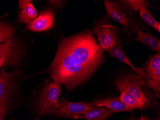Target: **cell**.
Masks as SVG:
<instances>
[{"instance_id":"6da1fadb","label":"cell","mask_w":160,"mask_h":120,"mask_svg":"<svg viewBox=\"0 0 160 120\" xmlns=\"http://www.w3.org/2000/svg\"><path fill=\"white\" fill-rule=\"evenodd\" d=\"M106 61L104 50L90 30L63 39L47 72L68 91L85 83Z\"/></svg>"},{"instance_id":"7a4b0ae2","label":"cell","mask_w":160,"mask_h":120,"mask_svg":"<svg viewBox=\"0 0 160 120\" xmlns=\"http://www.w3.org/2000/svg\"><path fill=\"white\" fill-rule=\"evenodd\" d=\"M104 4L108 17L122 25L127 33H134L137 35L140 28L136 22L134 17L130 13L131 10L120 1H105Z\"/></svg>"},{"instance_id":"3957f363","label":"cell","mask_w":160,"mask_h":120,"mask_svg":"<svg viewBox=\"0 0 160 120\" xmlns=\"http://www.w3.org/2000/svg\"><path fill=\"white\" fill-rule=\"evenodd\" d=\"M115 84L120 93L125 92L135 98L142 109L147 107L149 100L140 88L141 86L147 85L145 79L136 74H128L116 80Z\"/></svg>"},{"instance_id":"277c9868","label":"cell","mask_w":160,"mask_h":120,"mask_svg":"<svg viewBox=\"0 0 160 120\" xmlns=\"http://www.w3.org/2000/svg\"><path fill=\"white\" fill-rule=\"evenodd\" d=\"M62 94L61 85L56 82L49 83L43 88L38 107L39 117L53 114L60 108L59 97Z\"/></svg>"},{"instance_id":"5b68a950","label":"cell","mask_w":160,"mask_h":120,"mask_svg":"<svg viewBox=\"0 0 160 120\" xmlns=\"http://www.w3.org/2000/svg\"><path fill=\"white\" fill-rule=\"evenodd\" d=\"M109 21L106 17L97 22L92 32L97 36L99 45L104 50L112 47L119 41L116 29Z\"/></svg>"},{"instance_id":"8992f818","label":"cell","mask_w":160,"mask_h":120,"mask_svg":"<svg viewBox=\"0 0 160 120\" xmlns=\"http://www.w3.org/2000/svg\"><path fill=\"white\" fill-rule=\"evenodd\" d=\"M19 71V69H17L7 73L3 67H0V115L3 117L8 111L9 97L14 88L16 78Z\"/></svg>"},{"instance_id":"52a82bcc","label":"cell","mask_w":160,"mask_h":120,"mask_svg":"<svg viewBox=\"0 0 160 120\" xmlns=\"http://www.w3.org/2000/svg\"><path fill=\"white\" fill-rule=\"evenodd\" d=\"M22 54L20 44L13 37L0 44V67L18 65Z\"/></svg>"},{"instance_id":"ba28073f","label":"cell","mask_w":160,"mask_h":120,"mask_svg":"<svg viewBox=\"0 0 160 120\" xmlns=\"http://www.w3.org/2000/svg\"><path fill=\"white\" fill-rule=\"evenodd\" d=\"M60 105L59 109L54 112L53 114L58 117L68 118L82 116L93 108L88 103L73 102L66 100L60 101Z\"/></svg>"},{"instance_id":"9c48e42d","label":"cell","mask_w":160,"mask_h":120,"mask_svg":"<svg viewBox=\"0 0 160 120\" xmlns=\"http://www.w3.org/2000/svg\"><path fill=\"white\" fill-rule=\"evenodd\" d=\"M53 24V12L48 10L41 13L34 20L28 24L25 29L34 32H42L52 28Z\"/></svg>"},{"instance_id":"30bf717a","label":"cell","mask_w":160,"mask_h":120,"mask_svg":"<svg viewBox=\"0 0 160 120\" xmlns=\"http://www.w3.org/2000/svg\"><path fill=\"white\" fill-rule=\"evenodd\" d=\"M105 50L108 51L113 57L116 58L121 62L125 63L129 65L139 76L145 79H149L148 75L145 73L143 68H138L129 61L126 55L122 50L119 41L112 47L109 48Z\"/></svg>"},{"instance_id":"8fae6325","label":"cell","mask_w":160,"mask_h":120,"mask_svg":"<svg viewBox=\"0 0 160 120\" xmlns=\"http://www.w3.org/2000/svg\"><path fill=\"white\" fill-rule=\"evenodd\" d=\"M88 104L91 106L105 107L113 111L114 113L117 112H131L133 110L121 102L119 97L100 101H94L92 102L88 103Z\"/></svg>"},{"instance_id":"7c38bea8","label":"cell","mask_w":160,"mask_h":120,"mask_svg":"<svg viewBox=\"0 0 160 120\" xmlns=\"http://www.w3.org/2000/svg\"><path fill=\"white\" fill-rule=\"evenodd\" d=\"M114 112L107 108L96 106L82 116L74 117V119H84L86 120H105Z\"/></svg>"},{"instance_id":"4fadbf2b","label":"cell","mask_w":160,"mask_h":120,"mask_svg":"<svg viewBox=\"0 0 160 120\" xmlns=\"http://www.w3.org/2000/svg\"><path fill=\"white\" fill-rule=\"evenodd\" d=\"M135 40L146 45L152 50L160 52V40L149 33H144L142 30H140L138 32Z\"/></svg>"},{"instance_id":"5bb4252c","label":"cell","mask_w":160,"mask_h":120,"mask_svg":"<svg viewBox=\"0 0 160 120\" xmlns=\"http://www.w3.org/2000/svg\"><path fill=\"white\" fill-rule=\"evenodd\" d=\"M33 1L22 9L19 14L18 21L20 23L29 24L38 17V12L34 7Z\"/></svg>"},{"instance_id":"9a60e30c","label":"cell","mask_w":160,"mask_h":120,"mask_svg":"<svg viewBox=\"0 0 160 120\" xmlns=\"http://www.w3.org/2000/svg\"><path fill=\"white\" fill-rule=\"evenodd\" d=\"M17 29L5 20L0 21V44L13 37Z\"/></svg>"},{"instance_id":"2e32d148","label":"cell","mask_w":160,"mask_h":120,"mask_svg":"<svg viewBox=\"0 0 160 120\" xmlns=\"http://www.w3.org/2000/svg\"><path fill=\"white\" fill-rule=\"evenodd\" d=\"M146 5H142L140 8V16L141 18L147 23L148 25L160 32V24L157 21L154 19L151 15V13L148 11L146 8Z\"/></svg>"},{"instance_id":"e0dca14e","label":"cell","mask_w":160,"mask_h":120,"mask_svg":"<svg viewBox=\"0 0 160 120\" xmlns=\"http://www.w3.org/2000/svg\"><path fill=\"white\" fill-rule=\"evenodd\" d=\"M159 69H160V52H158L156 55L150 58L144 70L149 77V75Z\"/></svg>"},{"instance_id":"ac0fdd59","label":"cell","mask_w":160,"mask_h":120,"mask_svg":"<svg viewBox=\"0 0 160 120\" xmlns=\"http://www.w3.org/2000/svg\"><path fill=\"white\" fill-rule=\"evenodd\" d=\"M119 97L121 102L125 104L127 106L132 108L133 110L134 109H142L140 104L138 103L136 100L132 96L130 95L129 94L122 92L120 93Z\"/></svg>"},{"instance_id":"d6986e66","label":"cell","mask_w":160,"mask_h":120,"mask_svg":"<svg viewBox=\"0 0 160 120\" xmlns=\"http://www.w3.org/2000/svg\"><path fill=\"white\" fill-rule=\"evenodd\" d=\"M121 3L124 4L125 6L129 8V9L133 10H139L140 8L142 5H145L147 6L148 3L146 1H120Z\"/></svg>"},{"instance_id":"ffe728a7","label":"cell","mask_w":160,"mask_h":120,"mask_svg":"<svg viewBox=\"0 0 160 120\" xmlns=\"http://www.w3.org/2000/svg\"><path fill=\"white\" fill-rule=\"evenodd\" d=\"M147 85L154 91L155 97L159 99L160 97V80L148 79Z\"/></svg>"},{"instance_id":"44dd1931","label":"cell","mask_w":160,"mask_h":120,"mask_svg":"<svg viewBox=\"0 0 160 120\" xmlns=\"http://www.w3.org/2000/svg\"><path fill=\"white\" fill-rule=\"evenodd\" d=\"M32 1H30V0H27H27H24V1H21L20 0V1H19L18 3L19 8L21 10L22 9L24 8L25 6H27L28 4H29Z\"/></svg>"},{"instance_id":"7402d4cb","label":"cell","mask_w":160,"mask_h":120,"mask_svg":"<svg viewBox=\"0 0 160 120\" xmlns=\"http://www.w3.org/2000/svg\"><path fill=\"white\" fill-rule=\"evenodd\" d=\"M128 120H150L149 118L148 117L146 116H141V118H139V119H136V118H134V117H131L129 118V119Z\"/></svg>"},{"instance_id":"603a6c76","label":"cell","mask_w":160,"mask_h":120,"mask_svg":"<svg viewBox=\"0 0 160 120\" xmlns=\"http://www.w3.org/2000/svg\"><path fill=\"white\" fill-rule=\"evenodd\" d=\"M3 116H2L1 115H0V120H3Z\"/></svg>"},{"instance_id":"cb8c5ba5","label":"cell","mask_w":160,"mask_h":120,"mask_svg":"<svg viewBox=\"0 0 160 120\" xmlns=\"http://www.w3.org/2000/svg\"><path fill=\"white\" fill-rule=\"evenodd\" d=\"M159 120V119H157V118H156V119H155V120Z\"/></svg>"},{"instance_id":"d4e9b609","label":"cell","mask_w":160,"mask_h":120,"mask_svg":"<svg viewBox=\"0 0 160 120\" xmlns=\"http://www.w3.org/2000/svg\"><path fill=\"white\" fill-rule=\"evenodd\" d=\"M38 120V118H37V119H36V120Z\"/></svg>"},{"instance_id":"484cf974","label":"cell","mask_w":160,"mask_h":120,"mask_svg":"<svg viewBox=\"0 0 160 120\" xmlns=\"http://www.w3.org/2000/svg\"></svg>"}]
</instances>
